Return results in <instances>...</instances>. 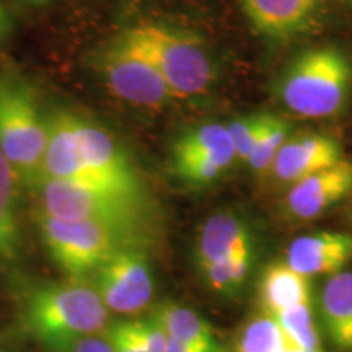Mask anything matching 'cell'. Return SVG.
<instances>
[{
    "label": "cell",
    "instance_id": "obj_6",
    "mask_svg": "<svg viewBox=\"0 0 352 352\" xmlns=\"http://www.w3.org/2000/svg\"><path fill=\"white\" fill-rule=\"evenodd\" d=\"M50 116L36 91L20 77L0 78V153L26 188L41 182Z\"/></svg>",
    "mask_w": 352,
    "mask_h": 352
},
{
    "label": "cell",
    "instance_id": "obj_22",
    "mask_svg": "<svg viewBox=\"0 0 352 352\" xmlns=\"http://www.w3.org/2000/svg\"><path fill=\"white\" fill-rule=\"evenodd\" d=\"M267 114H248V116L236 118L227 124L228 134H230L233 147H235L236 160L248 162L250 153H252L254 144L261 134L264 122H266Z\"/></svg>",
    "mask_w": 352,
    "mask_h": 352
},
{
    "label": "cell",
    "instance_id": "obj_3",
    "mask_svg": "<svg viewBox=\"0 0 352 352\" xmlns=\"http://www.w3.org/2000/svg\"><path fill=\"white\" fill-rule=\"evenodd\" d=\"M116 38L158 70L176 98L206 94L217 80V67L208 46L184 30L144 21L122 30Z\"/></svg>",
    "mask_w": 352,
    "mask_h": 352
},
{
    "label": "cell",
    "instance_id": "obj_18",
    "mask_svg": "<svg viewBox=\"0 0 352 352\" xmlns=\"http://www.w3.org/2000/svg\"><path fill=\"white\" fill-rule=\"evenodd\" d=\"M170 340L201 352H227L217 333L197 311L179 303L165 302L152 315Z\"/></svg>",
    "mask_w": 352,
    "mask_h": 352
},
{
    "label": "cell",
    "instance_id": "obj_16",
    "mask_svg": "<svg viewBox=\"0 0 352 352\" xmlns=\"http://www.w3.org/2000/svg\"><path fill=\"white\" fill-rule=\"evenodd\" d=\"M318 314L334 349L352 352V271L336 272L324 283Z\"/></svg>",
    "mask_w": 352,
    "mask_h": 352
},
{
    "label": "cell",
    "instance_id": "obj_7",
    "mask_svg": "<svg viewBox=\"0 0 352 352\" xmlns=\"http://www.w3.org/2000/svg\"><path fill=\"white\" fill-rule=\"evenodd\" d=\"M108 314L94 287L74 280L34 289L26 298L25 323L43 344H50L104 331Z\"/></svg>",
    "mask_w": 352,
    "mask_h": 352
},
{
    "label": "cell",
    "instance_id": "obj_11",
    "mask_svg": "<svg viewBox=\"0 0 352 352\" xmlns=\"http://www.w3.org/2000/svg\"><path fill=\"white\" fill-rule=\"evenodd\" d=\"M90 277L104 307L114 314L134 315L152 302L155 283L142 248H129L114 254Z\"/></svg>",
    "mask_w": 352,
    "mask_h": 352
},
{
    "label": "cell",
    "instance_id": "obj_25",
    "mask_svg": "<svg viewBox=\"0 0 352 352\" xmlns=\"http://www.w3.org/2000/svg\"><path fill=\"white\" fill-rule=\"evenodd\" d=\"M12 30H13V20L10 13H8L6 6L0 2V38L10 36Z\"/></svg>",
    "mask_w": 352,
    "mask_h": 352
},
{
    "label": "cell",
    "instance_id": "obj_10",
    "mask_svg": "<svg viewBox=\"0 0 352 352\" xmlns=\"http://www.w3.org/2000/svg\"><path fill=\"white\" fill-rule=\"evenodd\" d=\"M236 160L227 124L204 122L183 131L170 147V170L192 188L209 186Z\"/></svg>",
    "mask_w": 352,
    "mask_h": 352
},
{
    "label": "cell",
    "instance_id": "obj_2",
    "mask_svg": "<svg viewBox=\"0 0 352 352\" xmlns=\"http://www.w3.org/2000/svg\"><path fill=\"white\" fill-rule=\"evenodd\" d=\"M264 252L261 227L241 209H222L202 222L195 263L202 283L226 300H240L256 276Z\"/></svg>",
    "mask_w": 352,
    "mask_h": 352
},
{
    "label": "cell",
    "instance_id": "obj_12",
    "mask_svg": "<svg viewBox=\"0 0 352 352\" xmlns=\"http://www.w3.org/2000/svg\"><path fill=\"white\" fill-rule=\"evenodd\" d=\"M253 28L272 43H290L314 32L328 0H236Z\"/></svg>",
    "mask_w": 352,
    "mask_h": 352
},
{
    "label": "cell",
    "instance_id": "obj_26",
    "mask_svg": "<svg viewBox=\"0 0 352 352\" xmlns=\"http://www.w3.org/2000/svg\"><path fill=\"white\" fill-rule=\"evenodd\" d=\"M166 352H201V351H196V349H192V347H188V346L182 344V342L170 340L168 341V349H166Z\"/></svg>",
    "mask_w": 352,
    "mask_h": 352
},
{
    "label": "cell",
    "instance_id": "obj_21",
    "mask_svg": "<svg viewBox=\"0 0 352 352\" xmlns=\"http://www.w3.org/2000/svg\"><path fill=\"white\" fill-rule=\"evenodd\" d=\"M290 138V124L280 118L267 114L266 122L259 134V138L254 144L252 153L246 164L250 165L254 173H264L271 168L272 162L280 151V147L285 144V140Z\"/></svg>",
    "mask_w": 352,
    "mask_h": 352
},
{
    "label": "cell",
    "instance_id": "obj_4",
    "mask_svg": "<svg viewBox=\"0 0 352 352\" xmlns=\"http://www.w3.org/2000/svg\"><path fill=\"white\" fill-rule=\"evenodd\" d=\"M352 85V63L334 46L307 50L280 74L276 94L280 104L307 120L333 118L346 107Z\"/></svg>",
    "mask_w": 352,
    "mask_h": 352
},
{
    "label": "cell",
    "instance_id": "obj_13",
    "mask_svg": "<svg viewBox=\"0 0 352 352\" xmlns=\"http://www.w3.org/2000/svg\"><path fill=\"white\" fill-rule=\"evenodd\" d=\"M352 191V162L344 160L308 175L290 186L284 209L296 220H311L331 209Z\"/></svg>",
    "mask_w": 352,
    "mask_h": 352
},
{
    "label": "cell",
    "instance_id": "obj_24",
    "mask_svg": "<svg viewBox=\"0 0 352 352\" xmlns=\"http://www.w3.org/2000/svg\"><path fill=\"white\" fill-rule=\"evenodd\" d=\"M72 352H114L108 338H100L96 334H88L76 340H65Z\"/></svg>",
    "mask_w": 352,
    "mask_h": 352
},
{
    "label": "cell",
    "instance_id": "obj_5",
    "mask_svg": "<svg viewBox=\"0 0 352 352\" xmlns=\"http://www.w3.org/2000/svg\"><path fill=\"white\" fill-rule=\"evenodd\" d=\"M34 191L39 196V214L103 223L151 243L157 222L153 199L52 179L41 182Z\"/></svg>",
    "mask_w": 352,
    "mask_h": 352
},
{
    "label": "cell",
    "instance_id": "obj_29",
    "mask_svg": "<svg viewBox=\"0 0 352 352\" xmlns=\"http://www.w3.org/2000/svg\"><path fill=\"white\" fill-rule=\"evenodd\" d=\"M346 2H347V3H349V6L352 7V0H346Z\"/></svg>",
    "mask_w": 352,
    "mask_h": 352
},
{
    "label": "cell",
    "instance_id": "obj_8",
    "mask_svg": "<svg viewBox=\"0 0 352 352\" xmlns=\"http://www.w3.org/2000/svg\"><path fill=\"white\" fill-rule=\"evenodd\" d=\"M38 226L52 261L74 280L90 277L120 252L148 246L147 241L131 233L88 220L38 214Z\"/></svg>",
    "mask_w": 352,
    "mask_h": 352
},
{
    "label": "cell",
    "instance_id": "obj_1",
    "mask_svg": "<svg viewBox=\"0 0 352 352\" xmlns=\"http://www.w3.org/2000/svg\"><path fill=\"white\" fill-rule=\"evenodd\" d=\"M46 179L152 199L124 145L107 127L72 109L50 114V138L41 171V182Z\"/></svg>",
    "mask_w": 352,
    "mask_h": 352
},
{
    "label": "cell",
    "instance_id": "obj_15",
    "mask_svg": "<svg viewBox=\"0 0 352 352\" xmlns=\"http://www.w3.org/2000/svg\"><path fill=\"white\" fill-rule=\"evenodd\" d=\"M352 261V235L321 230L298 236L289 245L285 263L300 274L311 277L336 274Z\"/></svg>",
    "mask_w": 352,
    "mask_h": 352
},
{
    "label": "cell",
    "instance_id": "obj_27",
    "mask_svg": "<svg viewBox=\"0 0 352 352\" xmlns=\"http://www.w3.org/2000/svg\"><path fill=\"white\" fill-rule=\"evenodd\" d=\"M21 2L28 3V6H33V7H43V6H47V3L52 2V0H21Z\"/></svg>",
    "mask_w": 352,
    "mask_h": 352
},
{
    "label": "cell",
    "instance_id": "obj_20",
    "mask_svg": "<svg viewBox=\"0 0 352 352\" xmlns=\"http://www.w3.org/2000/svg\"><path fill=\"white\" fill-rule=\"evenodd\" d=\"M236 352H314L302 347L272 316H254L236 338ZM324 352V351H321Z\"/></svg>",
    "mask_w": 352,
    "mask_h": 352
},
{
    "label": "cell",
    "instance_id": "obj_9",
    "mask_svg": "<svg viewBox=\"0 0 352 352\" xmlns=\"http://www.w3.org/2000/svg\"><path fill=\"white\" fill-rule=\"evenodd\" d=\"M90 65L108 90L126 103L157 109L176 100L158 70L118 38L91 52Z\"/></svg>",
    "mask_w": 352,
    "mask_h": 352
},
{
    "label": "cell",
    "instance_id": "obj_23",
    "mask_svg": "<svg viewBox=\"0 0 352 352\" xmlns=\"http://www.w3.org/2000/svg\"><path fill=\"white\" fill-rule=\"evenodd\" d=\"M114 352H148L135 327V320H120L107 328Z\"/></svg>",
    "mask_w": 352,
    "mask_h": 352
},
{
    "label": "cell",
    "instance_id": "obj_19",
    "mask_svg": "<svg viewBox=\"0 0 352 352\" xmlns=\"http://www.w3.org/2000/svg\"><path fill=\"white\" fill-rule=\"evenodd\" d=\"M23 188L19 175L0 153V261L19 258L20 233V191Z\"/></svg>",
    "mask_w": 352,
    "mask_h": 352
},
{
    "label": "cell",
    "instance_id": "obj_17",
    "mask_svg": "<svg viewBox=\"0 0 352 352\" xmlns=\"http://www.w3.org/2000/svg\"><path fill=\"white\" fill-rule=\"evenodd\" d=\"M258 290L263 311L270 316L311 303L310 277L297 272L285 261H274L264 267Z\"/></svg>",
    "mask_w": 352,
    "mask_h": 352
},
{
    "label": "cell",
    "instance_id": "obj_14",
    "mask_svg": "<svg viewBox=\"0 0 352 352\" xmlns=\"http://www.w3.org/2000/svg\"><path fill=\"white\" fill-rule=\"evenodd\" d=\"M341 160V144L331 135L314 132L294 135L285 140L270 170L279 183L294 184Z\"/></svg>",
    "mask_w": 352,
    "mask_h": 352
},
{
    "label": "cell",
    "instance_id": "obj_28",
    "mask_svg": "<svg viewBox=\"0 0 352 352\" xmlns=\"http://www.w3.org/2000/svg\"><path fill=\"white\" fill-rule=\"evenodd\" d=\"M0 352H15V351H12V349H7V347L0 346Z\"/></svg>",
    "mask_w": 352,
    "mask_h": 352
}]
</instances>
